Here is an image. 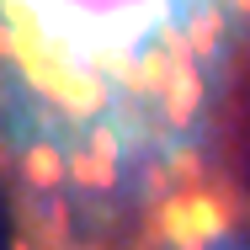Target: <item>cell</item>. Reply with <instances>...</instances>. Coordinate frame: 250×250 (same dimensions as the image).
<instances>
[{"mask_svg":"<svg viewBox=\"0 0 250 250\" xmlns=\"http://www.w3.org/2000/svg\"><path fill=\"white\" fill-rule=\"evenodd\" d=\"M250 85V5L0 0V187L32 250H144L208 202Z\"/></svg>","mask_w":250,"mask_h":250,"instance_id":"cell-1","label":"cell"},{"mask_svg":"<svg viewBox=\"0 0 250 250\" xmlns=\"http://www.w3.org/2000/svg\"><path fill=\"white\" fill-rule=\"evenodd\" d=\"M144 250H250V218L208 197L181 218H170Z\"/></svg>","mask_w":250,"mask_h":250,"instance_id":"cell-2","label":"cell"}]
</instances>
